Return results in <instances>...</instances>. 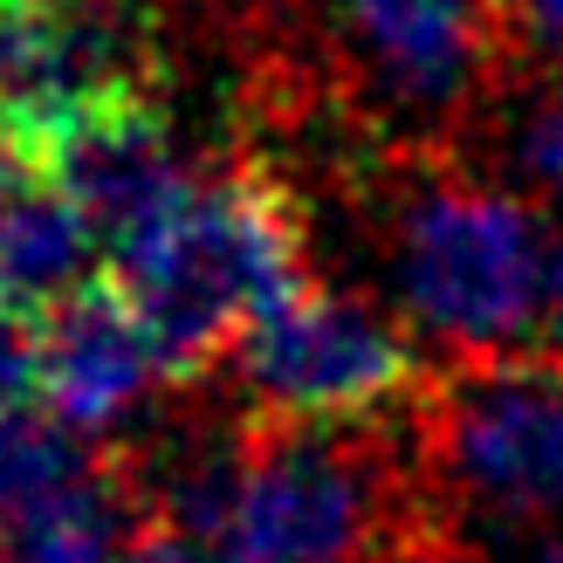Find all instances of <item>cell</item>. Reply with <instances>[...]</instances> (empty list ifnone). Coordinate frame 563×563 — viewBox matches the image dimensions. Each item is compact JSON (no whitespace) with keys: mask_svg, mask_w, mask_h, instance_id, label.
<instances>
[{"mask_svg":"<svg viewBox=\"0 0 563 563\" xmlns=\"http://www.w3.org/2000/svg\"><path fill=\"white\" fill-rule=\"evenodd\" d=\"M220 364L262 419H317V427H364L406 399H427L433 385L399 317L317 275L262 302Z\"/></svg>","mask_w":563,"mask_h":563,"instance_id":"5b68a950","label":"cell"},{"mask_svg":"<svg viewBox=\"0 0 563 563\" xmlns=\"http://www.w3.org/2000/svg\"><path fill=\"white\" fill-rule=\"evenodd\" d=\"M241 427H179L165 454L137 474V556L131 563H255L234 529V467H241Z\"/></svg>","mask_w":563,"mask_h":563,"instance_id":"30bf717a","label":"cell"},{"mask_svg":"<svg viewBox=\"0 0 563 563\" xmlns=\"http://www.w3.org/2000/svg\"><path fill=\"white\" fill-rule=\"evenodd\" d=\"M110 275V247L97 220L82 213L48 165H21L0 179V302L21 309L27 323L55 317L82 289Z\"/></svg>","mask_w":563,"mask_h":563,"instance_id":"8fae6325","label":"cell"},{"mask_svg":"<svg viewBox=\"0 0 563 563\" xmlns=\"http://www.w3.org/2000/svg\"><path fill=\"white\" fill-rule=\"evenodd\" d=\"M516 42L543 76H563V0H509Z\"/></svg>","mask_w":563,"mask_h":563,"instance_id":"5bb4252c","label":"cell"},{"mask_svg":"<svg viewBox=\"0 0 563 563\" xmlns=\"http://www.w3.org/2000/svg\"><path fill=\"white\" fill-rule=\"evenodd\" d=\"M495 186L537 213H563V76H537L495 118Z\"/></svg>","mask_w":563,"mask_h":563,"instance_id":"7c38bea8","label":"cell"},{"mask_svg":"<svg viewBox=\"0 0 563 563\" xmlns=\"http://www.w3.org/2000/svg\"><path fill=\"white\" fill-rule=\"evenodd\" d=\"M357 97L406 131H446L482 103L509 63V0H323Z\"/></svg>","mask_w":563,"mask_h":563,"instance_id":"8992f818","label":"cell"},{"mask_svg":"<svg viewBox=\"0 0 563 563\" xmlns=\"http://www.w3.org/2000/svg\"><path fill=\"white\" fill-rule=\"evenodd\" d=\"M537 344L563 364V228H550V268H543V309H537Z\"/></svg>","mask_w":563,"mask_h":563,"instance_id":"9a60e30c","label":"cell"},{"mask_svg":"<svg viewBox=\"0 0 563 563\" xmlns=\"http://www.w3.org/2000/svg\"><path fill=\"white\" fill-rule=\"evenodd\" d=\"M42 406V344L21 309L0 302V427Z\"/></svg>","mask_w":563,"mask_h":563,"instance_id":"4fadbf2b","label":"cell"},{"mask_svg":"<svg viewBox=\"0 0 563 563\" xmlns=\"http://www.w3.org/2000/svg\"><path fill=\"white\" fill-rule=\"evenodd\" d=\"M234 529L255 563H427L412 474L372 427L247 419Z\"/></svg>","mask_w":563,"mask_h":563,"instance_id":"7a4b0ae2","label":"cell"},{"mask_svg":"<svg viewBox=\"0 0 563 563\" xmlns=\"http://www.w3.org/2000/svg\"><path fill=\"white\" fill-rule=\"evenodd\" d=\"M42 165L63 179L69 200L97 220L103 247L131 241L145 220H158V213L192 186V173L179 165L173 137H165L158 110H152L145 97L82 110L76 124H63V131L42 145Z\"/></svg>","mask_w":563,"mask_h":563,"instance_id":"9c48e42d","label":"cell"},{"mask_svg":"<svg viewBox=\"0 0 563 563\" xmlns=\"http://www.w3.org/2000/svg\"><path fill=\"white\" fill-rule=\"evenodd\" d=\"M35 344H42V412L82 440L124 433L131 419L158 406V385L173 378L158 336L110 275L76 302H63L55 317H42Z\"/></svg>","mask_w":563,"mask_h":563,"instance_id":"ba28073f","label":"cell"},{"mask_svg":"<svg viewBox=\"0 0 563 563\" xmlns=\"http://www.w3.org/2000/svg\"><path fill=\"white\" fill-rule=\"evenodd\" d=\"M302 220L268 173H192L158 220L110 247V282L158 336L173 378H200L234 351L262 302L296 289Z\"/></svg>","mask_w":563,"mask_h":563,"instance_id":"6da1fadb","label":"cell"},{"mask_svg":"<svg viewBox=\"0 0 563 563\" xmlns=\"http://www.w3.org/2000/svg\"><path fill=\"white\" fill-rule=\"evenodd\" d=\"M137 482L42 406L0 427V563H131Z\"/></svg>","mask_w":563,"mask_h":563,"instance_id":"52a82bcc","label":"cell"},{"mask_svg":"<svg viewBox=\"0 0 563 563\" xmlns=\"http://www.w3.org/2000/svg\"><path fill=\"white\" fill-rule=\"evenodd\" d=\"M543 268L550 228L509 186L440 173L391 207V296L454 357L522 351L537 336Z\"/></svg>","mask_w":563,"mask_h":563,"instance_id":"3957f363","label":"cell"},{"mask_svg":"<svg viewBox=\"0 0 563 563\" xmlns=\"http://www.w3.org/2000/svg\"><path fill=\"white\" fill-rule=\"evenodd\" d=\"M419 461L495 550L563 529V364L543 351L454 357L419 399Z\"/></svg>","mask_w":563,"mask_h":563,"instance_id":"277c9868","label":"cell"}]
</instances>
